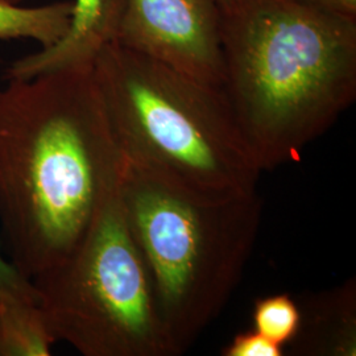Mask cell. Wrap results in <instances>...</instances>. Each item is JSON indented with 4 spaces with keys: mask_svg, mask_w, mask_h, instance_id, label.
<instances>
[{
    "mask_svg": "<svg viewBox=\"0 0 356 356\" xmlns=\"http://www.w3.org/2000/svg\"><path fill=\"white\" fill-rule=\"evenodd\" d=\"M0 89L3 247L32 280L70 254L120 182L119 152L91 65Z\"/></svg>",
    "mask_w": 356,
    "mask_h": 356,
    "instance_id": "obj_1",
    "label": "cell"
},
{
    "mask_svg": "<svg viewBox=\"0 0 356 356\" xmlns=\"http://www.w3.org/2000/svg\"><path fill=\"white\" fill-rule=\"evenodd\" d=\"M119 197L152 281L175 356L227 305L254 250L263 204L257 191L201 201L123 161Z\"/></svg>",
    "mask_w": 356,
    "mask_h": 356,
    "instance_id": "obj_4",
    "label": "cell"
},
{
    "mask_svg": "<svg viewBox=\"0 0 356 356\" xmlns=\"http://www.w3.org/2000/svg\"><path fill=\"white\" fill-rule=\"evenodd\" d=\"M56 342L38 302L0 300V356H49Z\"/></svg>",
    "mask_w": 356,
    "mask_h": 356,
    "instance_id": "obj_9",
    "label": "cell"
},
{
    "mask_svg": "<svg viewBox=\"0 0 356 356\" xmlns=\"http://www.w3.org/2000/svg\"><path fill=\"white\" fill-rule=\"evenodd\" d=\"M32 282L56 341L85 356H175L119 188L76 248Z\"/></svg>",
    "mask_w": 356,
    "mask_h": 356,
    "instance_id": "obj_5",
    "label": "cell"
},
{
    "mask_svg": "<svg viewBox=\"0 0 356 356\" xmlns=\"http://www.w3.org/2000/svg\"><path fill=\"white\" fill-rule=\"evenodd\" d=\"M216 3L219 6L220 11H225L229 8V6H232L235 3V0H216Z\"/></svg>",
    "mask_w": 356,
    "mask_h": 356,
    "instance_id": "obj_15",
    "label": "cell"
},
{
    "mask_svg": "<svg viewBox=\"0 0 356 356\" xmlns=\"http://www.w3.org/2000/svg\"><path fill=\"white\" fill-rule=\"evenodd\" d=\"M220 354L223 356H282L285 348L254 329L236 334Z\"/></svg>",
    "mask_w": 356,
    "mask_h": 356,
    "instance_id": "obj_12",
    "label": "cell"
},
{
    "mask_svg": "<svg viewBox=\"0 0 356 356\" xmlns=\"http://www.w3.org/2000/svg\"><path fill=\"white\" fill-rule=\"evenodd\" d=\"M91 66L128 166L201 201L256 191L261 170L223 90L115 41Z\"/></svg>",
    "mask_w": 356,
    "mask_h": 356,
    "instance_id": "obj_3",
    "label": "cell"
},
{
    "mask_svg": "<svg viewBox=\"0 0 356 356\" xmlns=\"http://www.w3.org/2000/svg\"><path fill=\"white\" fill-rule=\"evenodd\" d=\"M115 42L222 89V11L216 0H126Z\"/></svg>",
    "mask_w": 356,
    "mask_h": 356,
    "instance_id": "obj_6",
    "label": "cell"
},
{
    "mask_svg": "<svg viewBox=\"0 0 356 356\" xmlns=\"http://www.w3.org/2000/svg\"><path fill=\"white\" fill-rule=\"evenodd\" d=\"M300 306V327L288 344L293 355H356V280L309 294Z\"/></svg>",
    "mask_w": 356,
    "mask_h": 356,
    "instance_id": "obj_8",
    "label": "cell"
},
{
    "mask_svg": "<svg viewBox=\"0 0 356 356\" xmlns=\"http://www.w3.org/2000/svg\"><path fill=\"white\" fill-rule=\"evenodd\" d=\"M7 1H10V3H15V4H20V3H22V0H7Z\"/></svg>",
    "mask_w": 356,
    "mask_h": 356,
    "instance_id": "obj_16",
    "label": "cell"
},
{
    "mask_svg": "<svg viewBox=\"0 0 356 356\" xmlns=\"http://www.w3.org/2000/svg\"><path fill=\"white\" fill-rule=\"evenodd\" d=\"M126 0H73L69 31L54 45L8 66L6 79H26L67 66L91 65L104 45L114 42Z\"/></svg>",
    "mask_w": 356,
    "mask_h": 356,
    "instance_id": "obj_7",
    "label": "cell"
},
{
    "mask_svg": "<svg viewBox=\"0 0 356 356\" xmlns=\"http://www.w3.org/2000/svg\"><path fill=\"white\" fill-rule=\"evenodd\" d=\"M223 85L260 170L300 159L356 98V19L297 0L222 11Z\"/></svg>",
    "mask_w": 356,
    "mask_h": 356,
    "instance_id": "obj_2",
    "label": "cell"
},
{
    "mask_svg": "<svg viewBox=\"0 0 356 356\" xmlns=\"http://www.w3.org/2000/svg\"><path fill=\"white\" fill-rule=\"evenodd\" d=\"M73 1H56L38 7L0 0V40L31 38L48 48L69 31Z\"/></svg>",
    "mask_w": 356,
    "mask_h": 356,
    "instance_id": "obj_10",
    "label": "cell"
},
{
    "mask_svg": "<svg viewBox=\"0 0 356 356\" xmlns=\"http://www.w3.org/2000/svg\"><path fill=\"white\" fill-rule=\"evenodd\" d=\"M1 247L0 242V300L15 298L38 302V292L33 282L3 256Z\"/></svg>",
    "mask_w": 356,
    "mask_h": 356,
    "instance_id": "obj_13",
    "label": "cell"
},
{
    "mask_svg": "<svg viewBox=\"0 0 356 356\" xmlns=\"http://www.w3.org/2000/svg\"><path fill=\"white\" fill-rule=\"evenodd\" d=\"M254 329L285 350L296 337L301 313L298 301L289 294H273L254 301Z\"/></svg>",
    "mask_w": 356,
    "mask_h": 356,
    "instance_id": "obj_11",
    "label": "cell"
},
{
    "mask_svg": "<svg viewBox=\"0 0 356 356\" xmlns=\"http://www.w3.org/2000/svg\"><path fill=\"white\" fill-rule=\"evenodd\" d=\"M326 13L356 19V0H297Z\"/></svg>",
    "mask_w": 356,
    "mask_h": 356,
    "instance_id": "obj_14",
    "label": "cell"
}]
</instances>
